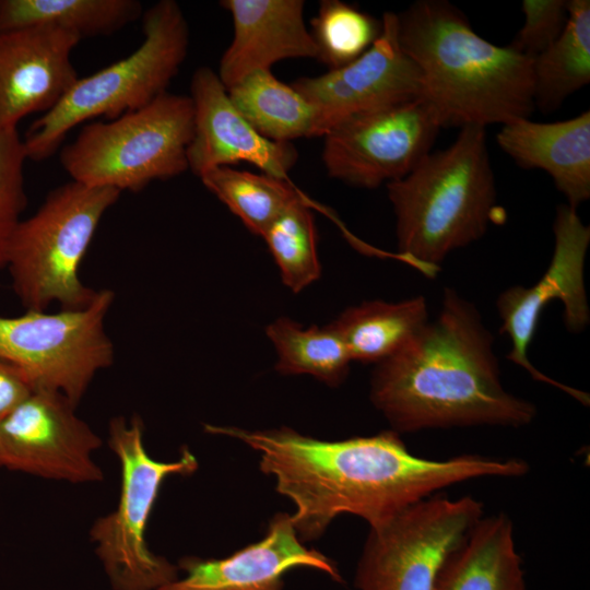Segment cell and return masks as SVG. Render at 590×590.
<instances>
[{"mask_svg":"<svg viewBox=\"0 0 590 590\" xmlns=\"http://www.w3.org/2000/svg\"><path fill=\"white\" fill-rule=\"evenodd\" d=\"M205 432L236 438L260 456V469L292 500L300 541L318 539L343 514L376 524L440 491L482 477H519V458L464 453L445 460L413 455L389 429L366 437L321 440L290 427L248 430L206 424Z\"/></svg>","mask_w":590,"mask_h":590,"instance_id":"1","label":"cell"},{"mask_svg":"<svg viewBox=\"0 0 590 590\" xmlns=\"http://www.w3.org/2000/svg\"><path fill=\"white\" fill-rule=\"evenodd\" d=\"M493 346L474 304L446 287L437 318L375 365L370 401L398 434L529 425L536 408L504 388Z\"/></svg>","mask_w":590,"mask_h":590,"instance_id":"2","label":"cell"},{"mask_svg":"<svg viewBox=\"0 0 590 590\" xmlns=\"http://www.w3.org/2000/svg\"><path fill=\"white\" fill-rule=\"evenodd\" d=\"M397 15L400 47L415 63L422 97L441 128H485L530 117L533 58L479 36L445 0H420Z\"/></svg>","mask_w":590,"mask_h":590,"instance_id":"3","label":"cell"},{"mask_svg":"<svg viewBox=\"0 0 590 590\" xmlns=\"http://www.w3.org/2000/svg\"><path fill=\"white\" fill-rule=\"evenodd\" d=\"M387 190L400 256L434 276L449 253L485 234L496 209L485 128H460L450 146L429 152Z\"/></svg>","mask_w":590,"mask_h":590,"instance_id":"4","label":"cell"},{"mask_svg":"<svg viewBox=\"0 0 590 590\" xmlns=\"http://www.w3.org/2000/svg\"><path fill=\"white\" fill-rule=\"evenodd\" d=\"M142 44L126 58L79 78L62 99L28 128L23 139L27 160L54 155L80 123L116 119L167 92L186 59L189 28L179 4L161 0L142 14Z\"/></svg>","mask_w":590,"mask_h":590,"instance_id":"5","label":"cell"},{"mask_svg":"<svg viewBox=\"0 0 590 590\" xmlns=\"http://www.w3.org/2000/svg\"><path fill=\"white\" fill-rule=\"evenodd\" d=\"M121 191L69 181L52 189L11 240L7 267L13 288L27 310L44 311L51 303L80 309L96 292L79 279L80 263L104 213Z\"/></svg>","mask_w":590,"mask_h":590,"instance_id":"6","label":"cell"},{"mask_svg":"<svg viewBox=\"0 0 590 590\" xmlns=\"http://www.w3.org/2000/svg\"><path fill=\"white\" fill-rule=\"evenodd\" d=\"M192 135V99L165 92L140 109L83 126L60 163L73 181L137 192L188 170Z\"/></svg>","mask_w":590,"mask_h":590,"instance_id":"7","label":"cell"},{"mask_svg":"<svg viewBox=\"0 0 590 590\" xmlns=\"http://www.w3.org/2000/svg\"><path fill=\"white\" fill-rule=\"evenodd\" d=\"M108 446L120 463V497L116 510L99 517L91 528L95 552L114 590H158L175 580L179 569L148 547V521L165 479L194 473L198 460L188 448L176 461L151 458L137 415L129 423L121 416L111 418Z\"/></svg>","mask_w":590,"mask_h":590,"instance_id":"8","label":"cell"},{"mask_svg":"<svg viewBox=\"0 0 590 590\" xmlns=\"http://www.w3.org/2000/svg\"><path fill=\"white\" fill-rule=\"evenodd\" d=\"M484 516L472 496L435 494L369 526L356 590H436L453 554Z\"/></svg>","mask_w":590,"mask_h":590,"instance_id":"9","label":"cell"},{"mask_svg":"<svg viewBox=\"0 0 590 590\" xmlns=\"http://www.w3.org/2000/svg\"><path fill=\"white\" fill-rule=\"evenodd\" d=\"M113 300L114 293L102 290L80 309L0 317V359L17 367L35 390L59 392L76 405L94 375L113 363L104 329Z\"/></svg>","mask_w":590,"mask_h":590,"instance_id":"10","label":"cell"},{"mask_svg":"<svg viewBox=\"0 0 590 590\" xmlns=\"http://www.w3.org/2000/svg\"><path fill=\"white\" fill-rule=\"evenodd\" d=\"M440 123L422 96L352 116L324 135L330 177L374 189L409 174L429 152Z\"/></svg>","mask_w":590,"mask_h":590,"instance_id":"11","label":"cell"},{"mask_svg":"<svg viewBox=\"0 0 590 590\" xmlns=\"http://www.w3.org/2000/svg\"><path fill=\"white\" fill-rule=\"evenodd\" d=\"M555 246L551 262L532 286L515 285L497 298L502 319L500 332L507 334L511 350L507 358L526 369L529 375L567 393L582 405H589L585 391L558 382L536 369L528 357V349L535 335L543 309L558 299L564 305V322L568 331L578 333L590 322V309L585 285V261L590 244V227L585 225L574 209L557 206L553 224Z\"/></svg>","mask_w":590,"mask_h":590,"instance_id":"12","label":"cell"},{"mask_svg":"<svg viewBox=\"0 0 590 590\" xmlns=\"http://www.w3.org/2000/svg\"><path fill=\"white\" fill-rule=\"evenodd\" d=\"M74 408L59 392L34 390L0 421V467L71 483L102 481L92 459L102 439Z\"/></svg>","mask_w":590,"mask_h":590,"instance_id":"13","label":"cell"},{"mask_svg":"<svg viewBox=\"0 0 590 590\" xmlns=\"http://www.w3.org/2000/svg\"><path fill=\"white\" fill-rule=\"evenodd\" d=\"M292 85L315 110L314 137L357 114L422 96L420 72L400 47L398 15L392 12L384 13L379 37L359 58Z\"/></svg>","mask_w":590,"mask_h":590,"instance_id":"14","label":"cell"},{"mask_svg":"<svg viewBox=\"0 0 590 590\" xmlns=\"http://www.w3.org/2000/svg\"><path fill=\"white\" fill-rule=\"evenodd\" d=\"M193 135L187 150L188 169L194 175L239 162L262 173L287 178L297 161L292 143L261 135L232 103L226 87L211 68H198L190 83Z\"/></svg>","mask_w":590,"mask_h":590,"instance_id":"15","label":"cell"},{"mask_svg":"<svg viewBox=\"0 0 590 590\" xmlns=\"http://www.w3.org/2000/svg\"><path fill=\"white\" fill-rule=\"evenodd\" d=\"M80 40L50 25L0 33V130L62 99L79 79L71 54Z\"/></svg>","mask_w":590,"mask_h":590,"instance_id":"16","label":"cell"},{"mask_svg":"<svg viewBox=\"0 0 590 590\" xmlns=\"http://www.w3.org/2000/svg\"><path fill=\"white\" fill-rule=\"evenodd\" d=\"M178 569L185 575L158 590H282L283 576L294 568H311L342 582L337 564L304 546L291 515L279 512L266 535L223 558L186 556Z\"/></svg>","mask_w":590,"mask_h":590,"instance_id":"17","label":"cell"},{"mask_svg":"<svg viewBox=\"0 0 590 590\" xmlns=\"http://www.w3.org/2000/svg\"><path fill=\"white\" fill-rule=\"evenodd\" d=\"M221 5L231 13L234 31L217 72L226 90L280 60L318 58L303 0H223Z\"/></svg>","mask_w":590,"mask_h":590,"instance_id":"18","label":"cell"},{"mask_svg":"<svg viewBox=\"0 0 590 590\" xmlns=\"http://www.w3.org/2000/svg\"><path fill=\"white\" fill-rule=\"evenodd\" d=\"M496 141L522 168H540L577 209L590 198V111L556 122L521 118L502 126Z\"/></svg>","mask_w":590,"mask_h":590,"instance_id":"19","label":"cell"},{"mask_svg":"<svg viewBox=\"0 0 590 590\" xmlns=\"http://www.w3.org/2000/svg\"><path fill=\"white\" fill-rule=\"evenodd\" d=\"M436 590H526L514 526L507 515L481 518L447 564Z\"/></svg>","mask_w":590,"mask_h":590,"instance_id":"20","label":"cell"},{"mask_svg":"<svg viewBox=\"0 0 590 590\" xmlns=\"http://www.w3.org/2000/svg\"><path fill=\"white\" fill-rule=\"evenodd\" d=\"M428 321L425 298L415 296L398 303L364 302L349 307L331 323L352 362L376 365L399 352Z\"/></svg>","mask_w":590,"mask_h":590,"instance_id":"21","label":"cell"},{"mask_svg":"<svg viewBox=\"0 0 590 590\" xmlns=\"http://www.w3.org/2000/svg\"><path fill=\"white\" fill-rule=\"evenodd\" d=\"M142 14L137 0H0V33L50 25L82 39L110 35Z\"/></svg>","mask_w":590,"mask_h":590,"instance_id":"22","label":"cell"},{"mask_svg":"<svg viewBox=\"0 0 590 590\" xmlns=\"http://www.w3.org/2000/svg\"><path fill=\"white\" fill-rule=\"evenodd\" d=\"M558 38L533 58V98L543 113L556 110L590 82V1L568 0Z\"/></svg>","mask_w":590,"mask_h":590,"instance_id":"23","label":"cell"},{"mask_svg":"<svg viewBox=\"0 0 590 590\" xmlns=\"http://www.w3.org/2000/svg\"><path fill=\"white\" fill-rule=\"evenodd\" d=\"M238 111L264 138L282 143L314 137L316 116L310 103L271 70L255 71L227 88Z\"/></svg>","mask_w":590,"mask_h":590,"instance_id":"24","label":"cell"},{"mask_svg":"<svg viewBox=\"0 0 590 590\" xmlns=\"http://www.w3.org/2000/svg\"><path fill=\"white\" fill-rule=\"evenodd\" d=\"M266 331L275 347V369L280 374L310 375L331 387L346 379L352 359L331 322L304 328L282 317L270 323Z\"/></svg>","mask_w":590,"mask_h":590,"instance_id":"25","label":"cell"},{"mask_svg":"<svg viewBox=\"0 0 590 590\" xmlns=\"http://www.w3.org/2000/svg\"><path fill=\"white\" fill-rule=\"evenodd\" d=\"M200 179L251 233L259 236L303 198L287 178L237 170L231 166L211 169Z\"/></svg>","mask_w":590,"mask_h":590,"instance_id":"26","label":"cell"},{"mask_svg":"<svg viewBox=\"0 0 590 590\" xmlns=\"http://www.w3.org/2000/svg\"><path fill=\"white\" fill-rule=\"evenodd\" d=\"M261 237L280 269L283 283L294 293L320 278L316 225L304 198L286 209Z\"/></svg>","mask_w":590,"mask_h":590,"instance_id":"27","label":"cell"},{"mask_svg":"<svg viewBox=\"0 0 590 590\" xmlns=\"http://www.w3.org/2000/svg\"><path fill=\"white\" fill-rule=\"evenodd\" d=\"M311 26L317 59L330 70L359 58L381 33V21L340 0L321 1Z\"/></svg>","mask_w":590,"mask_h":590,"instance_id":"28","label":"cell"},{"mask_svg":"<svg viewBox=\"0 0 590 590\" xmlns=\"http://www.w3.org/2000/svg\"><path fill=\"white\" fill-rule=\"evenodd\" d=\"M26 160L17 129L0 130V269L7 267L11 240L26 205Z\"/></svg>","mask_w":590,"mask_h":590,"instance_id":"29","label":"cell"},{"mask_svg":"<svg viewBox=\"0 0 590 590\" xmlns=\"http://www.w3.org/2000/svg\"><path fill=\"white\" fill-rule=\"evenodd\" d=\"M521 8L524 23L510 46L534 58L562 34L568 16L567 0H524Z\"/></svg>","mask_w":590,"mask_h":590,"instance_id":"30","label":"cell"},{"mask_svg":"<svg viewBox=\"0 0 590 590\" xmlns=\"http://www.w3.org/2000/svg\"><path fill=\"white\" fill-rule=\"evenodd\" d=\"M34 390L17 367L0 359V421L27 399Z\"/></svg>","mask_w":590,"mask_h":590,"instance_id":"31","label":"cell"}]
</instances>
